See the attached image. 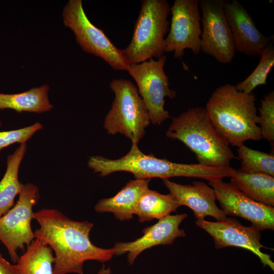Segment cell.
I'll use <instances>...</instances> for the list:
<instances>
[{
	"label": "cell",
	"mask_w": 274,
	"mask_h": 274,
	"mask_svg": "<svg viewBox=\"0 0 274 274\" xmlns=\"http://www.w3.org/2000/svg\"><path fill=\"white\" fill-rule=\"evenodd\" d=\"M39 228L36 238L48 245L55 253L54 274H83L85 261L101 263L115 255L113 248L105 249L93 244L89 237L93 227L88 221H74L54 209H43L33 213Z\"/></svg>",
	"instance_id": "1"
},
{
	"label": "cell",
	"mask_w": 274,
	"mask_h": 274,
	"mask_svg": "<svg viewBox=\"0 0 274 274\" xmlns=\"http://www.w3.org/2000/svg\"><path fill=\"white\" fill-rule=\"evenodd\" d=\"M88 166L101 177L116 172H126L133 175L136 179H163L175 177L198 178L210 181L229 177L228 167H210L197 164L173 162L165 159L147 155L139 149L138 144L132 143L130 151L117 159L100 156L90 157Z\"/></svg>",
	"instance_id": "2"
},
{
	"label": "cell",
	"mask_w": 274,
	"mask_h": 274,
	"mask_svg": "<svg viewBox=\"0 0 274 274\" xmlns=\"http://www.w3.org/2000/svg\"><path fill=\"white\" fill-rule=\"evenodd\" d=\"M255 101L253 92L239 91L230 84L217 87L210 96L205 108L230 145L239 147L247 141L261 140Z\"/></svg>",
	"instance_id": "3"
},
{
	"label": "cell",
	"mask_w": 274,
	"mask_h": 274,
	"mask_svg": "<svg viewBox=\"0 0 274 274\" xmlns=\"http://www.w3.org/2000/svg\"><path fill=\"white\" fill-rule=\"evenodd\" d=\"M166 136L182 142L202 165L229 167L231 161L237 158L229 143L211 120L205 107L189 108L174 118Z\"/></svg>",
	"instance_id": "4"
},
{
	"label": "cell",
	"mask_w": 274,
	"mask_h": 274,
	"mask_svg": "<svg viewBox=\"0 0 274 274\" xmlns=\"http://www.w3.org/2000/svg\"><path fill=\"white\" fill-rule=\"evenodd\" d=\"M170 7L166 0H143L131 40L122 55L128 65L164 55L165 38L169 28Z\"/></svg>",
	"instance_id": "5"
},
{
	"label": "cell",
	"mask_w": 274,
	"mask_h": 274,
	"mask_svg": "<svg viewBox=\"0 0 274 274\" xmlns=\"http://www.w3.org/2000/svg\"><path fill=\"white\" fill-rule=\"evenodd\" d=\"M110 87L115 93L104 127L110 134L120 133L138 144L151 123L148 111L137 87L129 80L113 79Z\"/></svg>",
	"instance_id": "6"
},
{
	"label": "cell",
	"mask_w": 274,
	"mask_h": 274,
	"mask_svg": "<svg viewBox=\"0 0 274 274\" xmlns=\"http://www.w3.org/2000/svg\"><path fill=\"white\" fill-rule=\"evenodd\" d=\"M62 17L64 25L73 31L83 51L103 59L115 70L127 71L129 65L121 50L89 20L82 0H70L63 9Z\"/></svg>",
	"instance_id": "7"
},
{
	"label": "cell",
	"mask_w": 274,
	"mask_h": 274,
	"mask_svg": "<svg viewBox=\"0 0 274 274\" xmlns=\"http://www.w3.org/2000/svg\"><path fill=\"white\" fill-rule=\"evenodd\" d=\"M166 60V56L163 55L157 60L150 59L130 64L127 71L136 82L151 122L155 125H160L170 118L168 111L164 109L165 98L173 99L176 96V91L169 87L168 78L164 70Z\"/></svg>",
	"instance_id": "8"
},
{
	"label": "cell",
	"mask_w": 274,
	"mask_h": 274,
	"mask_svg": "<svg viewBox=\"0 0 274 274\" xmlns=\"http://www.w3.org/2000/svg\"><path fill=\"white\" fill-rule=\"evenodd\" d=\"M40 198L39 189L32 183L23 184L16 204L0 217V241L16 264L19 249L24 250L36 238L31 225L33 207Z\"/></svg>",
	"instance_id": "9"
},
{
	"label": "cell",
	"mask_w": 274,
	"mask_h": 274,
	"mask_svg": "<svg viewBox=\"0 0 274 274\" xmlns=\"http://www.w3.org/2000/svg\"><path fill=\"white\" fill-rule=\"evenodd\" d=\"M224 0H199L201 12V50L222 64L235 54L232 34L224 12Z\"/></svg>",
	"instance_id": "10"
},
{
	"label": "cell",
	"mask_w": 274,
	"mask_h": 274,
	"mask_svg": "<svg viewBox=\"0 0 274 274\" xmlns=\"http://www.w3.org/2000/svg\"><path fill=\"white\" fill-rule=\"evenodd\" d=\"M172 15L169 32L165 38V52H174L181 58L185 49L194 55L200 51L201 15L198 0H175L170 7Z\"/></svg>",
	"instance_id": "11"
},
{
	"label": "cell",
	"mask_w": 274,
	"mask_h": 274,
	"mask_svg": "<svg viewBox=\"0 0 274 274\" xmlns=\"http://www.w3.org/2000/svg\"><path fill=\"white\" fill-rule=\"evenodd\" d=\"M195 223L212 237L215 248L231 246L246 249L258 256L264 266H268L274 270L270 255L261 250L264 247L260 242V231L253 226H244L231 218L216 222L199 219Z\"/></svg>",
	"instance_id": "12"
},
{
	"label": "cell",
	"mask_w": 274,
	"mask_h": 274,
	"mask_svg": "<svg viewBox=\"0 0 274 274\" xmlns=\"http://www.w3.org/2000/svg\"><path fill=\"white\" fill-rule=\"evenodd\" d=\"M216 199L225 215L239 217L252 223V226L262 231L274 230V208L256 202L248 198L230 183L222 179L209 181Z\"/></svg>",
	"instance_id": "13"
},
{
	"label": "cell",
	"mask_w": 274,
	"mask_h": 274,
	"mask_svg": "<svg viewBox=\"0 0 274 274\" xmlns=\"http://www.w3.org/2000/svg\"><path fill=\"white\" fill-rule=\"evenodd\" d=\"M187 217L186 213L167 215L158 220L155 224L145 228L143 235L129 242H117L113 247L115 255L127 254L129 265L134 264L137 257L144 250L157 245L172 244L178 237H184V229L179 228Z\"/></svg>",
	"instance_id": "14"
},
{
	"label": "cell",
	"mask_w": 274,
	"mask_h": 274,
	"mask_svg": "<svg viewBox=\"0 0 274 274\" xmlns=\"http://www.w3.org/2000/svg\"><path fill=\"white\" fill-rule=\"evenodd\" d=\"M224 8L235 51L260 57L270 43V38L259 31L247 9L237 1H225Z\"/></svg>",
	"instance_id": "15"
},
{
	"label": "cell",
	"mask_w": 274,
	"mask_h": 274,
	"mask_svg": "<svg viewBox=\"0 0 274 274\" xmlns=\"http://www.w3.org/2000/svg\"><path fill=\"white\" fill-rule=\"evenodd\" d=\"M163 182L180 206H187L193 211L196 220L204 219L208 216L217 221L227 218L216 203L214 189L204 182L194 181L192 185H183L166 179Z\"/></svg>",
	"instance_id": "16"
},
{
	"label": "cell",
	"mask_w": 274,
	"mask_h": 274,
	"mask_svg": "<svg viewBox=\"0 0 274 274\" xmlns=\"http://www.w3.org/2000/svg\"><path fill=\"white\" fill-rule=\"evenodd\" d=\"M151 179L130 180L114 196L100 199L94 207L97 213H112L123 221L133 218V210L142 195L149 189Z\"/></svg>",
	"instance_id": "17"
},
{
	"label": "cell",
	"mask_w": 274,
	"mask_h": 274,
	"mask_svg": "<svg viewBox=\"0 0 274 274\" xmlns=\"http://www.w3.org/2000/svg\"><path fill=\"white\" fill-rule=\"evenodd\" d=\"M230 183L251 199L274 207V177L261 173H246L238 169L231 177Z\"/></svg>",
	"instance_id": "18"
},
{
	"label": "cell",
	"mask_w": 274,
	"mask_h": 274,
	"mask_svg": "<svg viewBox=\"0 0 274 274\" xmlns=\"http://www.w3.org/2000/svg\"><path fill=\"white\" fill-rule=\"evenodd\" d=\"M49 86L44 84L23 92L0 93V109H9L17 112L41 113L50 111L53 106L48 98Z\"/></svg>",
	"instance_id": "19"
},
{
	"label": "cell",
	"mask_w": 274,
	"mask_h": 274,
	"mask_svg": "<svg viewBox=\"0 0 274 274\" xmlns=\"http://www.w3.org/2000/svg\"><path fill=\"white\" fill-rule=\"evenodd\" d=\"M26 147L25 143L21 144L8 156L6 171L0 181V217L13 207L15 197L21 191L23 184L19 181L18 172Z\"/></svg>",
	"instance_id": "20"
},
{
	"label": "cell",
	"mask_w": 274,
	"mask_h": 274,
	"mask_svg": "<svg viewBox=\"0 0 274 274\" xmlns=\"http://www.w3.org/2000/svg\"><path fill=\"white\" fill-rule=\"evenodd\" d=\"M53 250L44 242L35 238L17 262L20 274H54Z\"/></svg>",
	"instance_id": "21"
},
{
	"label": "cell",
	"mask_w": 274,
	"mask_h": 274,
	"mask_svg": "<svg viewBox=\"0 0 274 274\" xmlns=\"http://www.w3.org/2000/svg\"><path fill=\"white\" fill-rule=\"evenodd\" d=\"M180 205L169 193L162 194L148 189L140 197L133 210L139 221L144 223L160 219L176 212Z\"/></svg>",
	"instance_id": "22"
},
{
	"label": "cell",
	"mask_w": 274,
	"mask_h": 274,
	"mask_svg": "<svg viewBox=\"0 0 274 274\" xmlns=\"http://www.w3.org/2000/svg\"><path fill=\"white\" fill-rule=\"evenodd\" d=\"M241 171L249 174H264L274 177V156L254 150L245 145L238 147Z\"/></svg>",
	"instance_id": "23"
},
{
	"label": "cell",
	"mask_w": 274,
	"mask_h": 274,
	"mask_svg": "<svg viewBox=\"0 0 274 274\" xmlns=\"http://www.w3.org/2000/svg\"><path fill=\"white\" fill-rule=\"evenodd\" d=\"M260 57V61L252 73L235 85L239 91L250 93L258 86L266 84L267 77L274 65V47L271 43Z\"/></svg>",
	"instance_id": "24"
},
{
	"label": "cell",
	"mask_w": 274,
	"mask_h": 274,
	"mask_svg": "<svg viewBox=\"0 0 274 274\" xmlns=\"http://www.w3.org/2000/svg\"><path fill=\"white\" fill-rule=\"evenodd\" d=\"M258 124L262 138L270 144L274 142V92L270 91L261 100L258 108Z\"/></svg>",
	"instance_id": "25"
},
{
	"label": "cell",
	"mask_w": 274,
	"mask_h": 274,
	"mask_svg": "<svg viewBox=\"0 0 274 274\" xmlns=\"http://www.w3.org/2000/svg\"><path fill=\"white\" fill-rule=\"evenodd\" d=\"M2 125L0 121V127ZM39 122L18 129L0 131V151L14 143H25L37 131L43 128Z\"/></svg>",
	"instance_id": "26"
},
{
	"label": "cell",
	"mask_w": 274,
	"mask_h": 274,
	"mask_svg": "<svg viewBox=\"0 0 274 274\" xmlns=\"http://www.w3.org/2000/svg\"><path fill=\"white\" fill-rule=\"evenodd\" d=\"M0 274H20L17 264L10 263L0 253Z\"/></svg>",
	"instance_id": "27"
},
{
	"label": "cell",
	"mask_w": 274,
	"mask_h": 274,
	"mask_svg": "<svg viewBox=\"0 0 274 274\" xmlns=\"http://www.w3.org/2000/svg\"><path fill=\"white\" fill-rule=\"evenodd\" d=\"M111 268L110 267H106V265L103 264L97 274H111Z\"/></svg>",
	"instance_id": "28"
}]
</instances>
